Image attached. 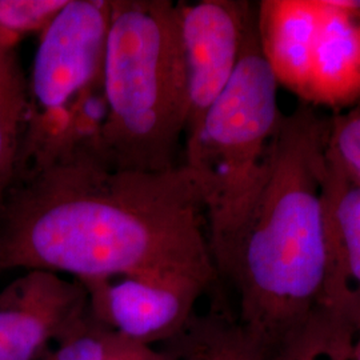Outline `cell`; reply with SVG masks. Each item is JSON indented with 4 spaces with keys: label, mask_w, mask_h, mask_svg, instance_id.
<instances>
[{
    "label": "cell",
    "mask_w": 360,
    "mask_h": 360,
    "mask_svg": "<svg viewBox=\"0 0 360 360\" xmlns=\"http://www.w3.org/2000/svg\"><path fill=\"white\" fill-rule=\"evenodd\" d=\"M10 270L77 281L219 278L203 206L184 166L116 169L90 151L13 184L0 208V272Z\"/></svg>",
    "instance_id": "cell-1"
},
{
    "label": "cell",
    "mask_w": 360,
    "mask_h": 360,
    "mask_svg": "<svg viewBox=\"0 0 360 360\" xmlns=\"http://www.w3.org/2000/svg\"><path fill=\"white\" fill-rule=\"evenodd\" d=\"M330 117L297 104L284 115L270 175L245 226L215 263L238 296V322L270 359L327 311L323 183Z\"/></svg>",
    "instance_id": "cell-2"
},
{
    "label": "cell",
    "mask_w": 360,
    "mask_h": 360,
    "mask_svg": "<svg viewBox=\"0 0 360 360\" xmlns=\"http://www.w3.org/2000/svg\"><path fill=\"white\" fill-rule=\"evenodd\" d=\"M107 114L94 156L116 169L179 166L187 126V77L179 3L112 0L103 65Z\"/></svg>",
    "instance_id": "cell-3"
},
{
    "label": "cell",
    "mask_w": 360,
    "mask_h": 360,
    "mask_svg": "<svg viewBox=\"0 0 360 360\" xmlns=\"http://www.w3.org/2000/svg\"><path fill=\"white\" fill-rule=\"evenodd\" d=\"M264 60L257 15L230 84L184 139V162L199 193L217 263L245 226L270 175L284 114Z\"/></svg>",
    "instance_id": "cell-4"
},
{
    "label": "cell",
    "mask_w": 360,
    "mask_h": 360,
    "mask_svg": "<svg viewBox=\"0 0 360 360\" xmlns=\"http://www.w3.org/2000/svg\"><path fill=\"white\" fill-rule=\"evenodd\" d=\"M112 0H68L39 39L28 79L22 168L49 166L77 142V115L103 94Z\"/></svg>",
    "instance_id": "cell-5"
},
{
    "label": "cell",
    "mask_w": 360,
    "mask_h": 360,
    "mask_svg": "<svg viewBox=\"0 0 360 360\" xmlns=\"http://www.w3.org/2000/svg\"><path fill=\"white\" fill-rule=\"evenodd\" d=\"M257 3L200 0L179 3L180 39L187 77V126L191 135L227 89L239 65Z\"/></svg>",
    "instance_id": "cell-6"
},
{
    "label": "cell",
    "mask_w": 360,
    "mask_h": 360,
    "mask_svg": "<svg viewBox=\"0 0 360 360\" xmlns=\"http://www.w3.org/2000/svg\"><path fill=\"white\" fill-rule=\"evenodd\" d=\"M95 318L114 334L159 346L178 334L212 283L195 278L119 276L79 281Z\"/></svg>",
    "instance_id": "cell-7"
},
{
    "label": "cell",
    "mask_w": 360,
    "mask_h": 360,
    "mask_svg": "<svg viewBox=\"0 0 360 360\" xmlns=\"http://www.w3.org/2000/svg\"><path fill=\"white\" fill-rule=\"evenodd\" d=\"M89 309L77 279L28 270L0 291V360H40Z\"/></svg>",
    "instance_id": "cell-8"
},
{
    "label": "cell",
    "mask_w": 360,
    "mask_h": 360,
    "mask_svg": "<svg viewBox=\"0 0 360 360\" xmlns=\"http://www.w3.org/2000/svg\"><path fill=\"white\" fill-rule=\"evenodd\" d=\"M327 311L360 330V181L327 148L323 183Z\"/></svg>",
    "instance_id": "cell-9"
},
{
    "label": "cell",
    "mask_w": 360,
    "mask_h": 360,
    "mask_svg": "<svg viewBox=\"0 0 360 360\" xmlns=\"http://www.w3.org/2000/svg\"><path fill=\"white\" fill-rule=\"evenodd\" d=\"M322 0H262L257 3L260 51L279 87L306 102Z\"/></svg>",
    "instance_id": "cell-10"
},
{
    "label": "cell",
    "mask_w": 360,
    "mask_h": 360,
    "mask_svg": "<svg viewBox=\"0 0 360 360\" xmlns=\"http://www.w3.org/2000/svg\"><path fill=\"white\" fill-rule=\"evenodd\" d=\"M304 103L342 111L360 101V10L349 0H322Z\"/></svg>",
    "instance_id": "cell-11"
},
{
    "label": "cell",
    "mask_w": 360,
    "mask_h": 360,
    "mask_svg": "<svg viewBox=\"0 0 360 360\" xmlns=\"http://www.w3.org/2000/svg\"><path fill=\"white\" fill-rule=\"evenodd\" d=\"M158 347L168 360H269L236 318L218 307L196 314Z\"/></svg>",
    "instance_id": "cell-12"
},
{
    "label": "cell",
    "mask_w": 360,
    "mask_h": 360,
    "mask_svg": "<svg viewBox=\"0 0 360 360\" xmlns=\"http://www.w3.org/2000/svg\"><path fill=\"white\" fill-rule=\"evenodd\" d=\"M27 107L28 80L16 50H0V208L16 179Z\"/></svg>",
    "instance_id": "cell-13"
},
{
    "label": "cell",
    "mask_w": 360,
    "mask_h": 360,
    "mask_svg": "<svg viewBox=\"0 0 360 360\" xmlns=\"http://www.w3.org/2000/svg\"><path fill=\"white\" fill-rule=\"evenodd\" d=\"M359 328L330 311L314 316L269 360H355Z\"/></svg>",
    "instance_id": "cell-14"
},
{
    "label": "cell",
    "mask_w": 360,
    "mask_h": 360,
    "mask_svg": "<svg viewBox=\"0 0 360 360\" xmlns=\"http://www.w3.org/2000/svg\"><path fill=\"white\" fill-rule=\"evenodd\" d=\"M68 0H0V50H15L30 34H41Z\"/></svg>",
    "instance_id": "cell-15"
},
{
    "label": "cell",
    "mask_w": 360,
    "mask_h": 360,
    "mask_svg": "<svg viewBox=\"0 0 360 360\" xmlns=\"http://www.w3.org/2000/svg\"><path fill=\"white\" fill-rule=\"evenodd\" d=\"M111 331L91 312L90 306L40 360H104Z\"/></svg>",
    "instance_id": "cell-16"
},
{
    "label": "cell",
    "mask_w": 360,
    "mask_h": 360,
    "mask_svg": "<svg viewBox=\"0 0 360 360\" xmlns=\"http://www.w3.org/2000/svg\"><path fill=\"white\" fill-rule=\"evenodd\" d=\"M328 150L360 181V101L330 116Z\"/></svg>",
    "instance_id": "cell-17"
},
{
    "label": "cell",
    "mask_w": 360,
    "mask_h": 360,
    "mask_svg": "<svg viewBox=\"0 0 360 360\" xmlns=\"http://www.w3.org/2000/svg\"><path fill=\"white\" fill-rule=\"evenodd\" d=\"M104 360H168L160 348L131 342L111 334Z\"/></svg>",
    "instance_id": "cell-18"
},
{
    "label": "cell",
    "mask_w": 360,
    "mask_h": 360,
    "mask_svg": "<svg viewBox=\"0 0 360 360\" xmlns=\"http://www.w3.org/2000/svg\"><path fill=\"white\" fill-rule=\"evenodd\" d=\"M355 360H360V333L359 335H358L356 347H355Z\"/></svg>",
    "instance_id": "cell-19"
},
{
    "label": "cell",
    "mask_w": 360,
    "mask_h": 360,
    "mask_svg": "<svg viewBox=\"0 0 360 360\" xmlns=\"http://www.w3.org/2000/svg\"><path fill=\"white\" fill-rule=\"evenodd\" d=\"M349 3H351L354 7H356L358 10H360V0H349Z\"/></svg>",
    "instance_id": "cell-20"
}]
</instances>
